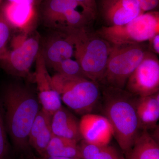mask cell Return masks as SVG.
Here are the masks:
<instances>
[{
	"instance_id": "10",
	"label": "cell",
	"mask_w": 159,
	"mask_h": 159,
	"mask_svg": "<svg viewBox=\"0 0 159 159\" xmlns=\"http://www.w3.org/2000/svg\"><path fill=\"white\" fill-rule=\"evenodd\" d=\"M35 80L37 85V97L42 109L53 116L62 106V101L54 88L42 54L40 51L36 61Z\"/></svg>"
},
{
	"instance_id": "9",
	"label": "cell",
	"mask_w": 159,
	"mask_h": 159,
	"mask_svg": "<svg viewBox=\"0 0 159 159\" xmlns=\"http://www.w3.org/2000/svg\"><path fill=\"white\" fill-rule=\"evenodd\" d=\"M40 51L38 35L25 38L6 55L5 70L13 76L27 77Z\"/></svg>"
},
{
	"instance_id": "12",
	"label": "cell",
	"mask_w": 159,
	"mask_h": 159,
	"mask_svg": "<svg viewBox=\"0 0 159 159\" xmlns=\"http://www.w3.org/2000/svg\"><path fill=\"white\" fill-rule=\"evenodd\" d=\"M46 42L41 53L46 66L54 69L65 60L74 56L75 45L71 33L55 31Z\"/></svg>"
},
{
	"instance_id": "1",
	"label": "cell",
	"mask_w": 159,
	"mask_h": 159,
	"mask_svg": "<svg viewBox=\"0 0 159 159\" xmlns=\"http://www.w3.org/2000/svg\"><path fill=\"white\" fill-rule=\"evenodd\" d=\"M2 102L6 131L14 147L21 152L30 153L29 132L41 109L37 96L25 85L11 84L5 89Z\"/></svg>"
},
{
	"instance_id": "25",
	"label": "cell",
	"mask_w": 159,
	"mask_h": 159,
	"mask_svg": "<svg viewBox=\"0 0 159 159\" xmlns=\"http://www.w3.org/2000/svg\"><path fill=\"white\" fill-rule=\"evenodd\" d=\"M77 2L84 5L91 9L92 11L97 13V5L96 0H74Z\"/></svg>"
},
{
	"instance_id": "15",
	"label": "cell",
	"mask_w": 159,
	"mask_h": 159,
	"mask_svg": "<svg viewBox=\"0 0 159 159\" xmlns=\"http://www.w3.org/2000/svg\"><path fill=\"white\" fill-rule=\"evenodd\" d=\"M79 121L72 113L62 106L52 116V133L57 136L79 142L82 140L80 132Z\"/></svg>"
},
{
	"instance_id": "26",
	"label": "cell",
	"mask_w": 159,
	"mask_h": 159,
	"mask_svg": "<svg viewBox=\"0 0 159 159\" xmlns=\"http://www.w3.org/2000/svg\"><path fill=\"white\" fill-rule=\"evenodd\" d=\"M151 45L152 47L153 53L155 54H159V33L153 36L150 40Z\"/></svg>"
},
{
	"instance_id": "4",
	"label": "cell",
	"mask_w": 159,
	"mask_h": 159,
	"mask_svg": "<svg viewBox=\"0 0 159 159\" xmlns=\"http://www.w3.org/2000/svg\"><path fill=\"white\" fill-rule=\"evenodd\" d=\"M52 79L62 102L76 113L82 116L92 113L99 106L101 89L98 82L58 73Z\"/></svg>"
},
{
	"instance_id": "17",
	"label": "cell",
	"mask_w": 159,
	"mask_h": 159,
	"mask_svg": "<svg viewBox=\"0 0 159 159\" xmlns=\"http://www.w3.org/2000/svg\"><path fill=\"white\" fill-rule=\"evenodd\" d=\"M2 14L9 25L22 29L30 24L36 16L34 4L8 2L3 7Z\"/></svg>"
},
{
	"instance_id": "20",
	"label": "cell",
	"mask_w": 159,
	"mask_h": 159,
	"mask_svg": "<svg viewBox=\"0 0 159 159\" xmlns=\"http://www.w3.org/2000/svg\"><path fill=\"white\" fill-rule=\"evenodd\" d=\"M79 145L82 159H125L124 154L109 144L93 145L82 140Z\"/></svg>"
},
{
	"instance_id": "23",
	"label": "cell",
	"mask_w": 159,
	"mask_h": 159,
	"mask_svg": "<svg viewBox=\"0 0 159 159\" xmlns=\"http://www.w3.org/2000/svg\"><path fill=\"white\" fill-rule=\"evenodd\" d=\"M9 24L2 13H0V51L3 50L10 36Z\"/></svg>"
},
{
	"instance_id": "27",
	"label": "cell",
	"mask_w": 159,
	"mask_h": 159,
	"mask_svg": "<svg viewBox=\"0 0 159 159\" xmlns=\"http://www.w3.org/2000/svg\"><path fill=\"white\" fill-rule=\"evenodd\" d=\"M32 159H80L75 158L65 157H40L34 158Z\"/></svg>"
},
{
	"instance_id": "7",
	"label": "cell",
	"mask_w": 159,
	"mask_h": 159,
	"mask_svg": "<svg viewBox=\"0 0 159 159\" xmlns=\"http://www.w3.org/2000/svg\"><path fill=\"white\" fill-rule=\"evenodd\" d=\"M96 32L111 45L149 41L159 33V11L143 12L124 25L102 26Z\"/></svg>"
},
{
	"instance_id": "19",
	"label": "cell",
	"mask_w": 159,
	"mask_h": 159,
	"mask_svg": "<svg viewBox=\"0 0 159 159\" xmlns=\"http://www.w3.org/2000/svg\"><path fill=\"white\" fill-rule=\"evenodd\" d=\"M65 157L82 159L80 146L74 140L53 134L49 145L41 157Z\"/></svg>"
},
{
	"instance_id": "3",
	"label": "cell",
	"mask_w": 159,
	"mask_h": 159,
	"mask_svg": "<svg viewBox=\"0 0 159 159\" xmlns=\"http://www.w3.org/2000/svg\"><path fill=\"white\" fill-rule=\"evenodd\" d=\"M70 33L74 39L75 59L88 79L99 82L105 72L110 44L88 27Z\"/></svg>"
},
{
	"instance_id": "5",
	"label": "cell",
	"mask_w": 159,
	"mask_h": 159,
	"mask_svg": "<svg viewBox=\"0 0 159 159\" xmlns=\"http://www.w3.org/2000/svg\"><path fill=\"white\" fill-rule=\"evenodd\" d=\"M42 12L47 26L69 33L88 27L97 15L74 0H45Z\"/></svg>"
},
{
	"instance_id": "14",
	"label": "cell",
	"mask_w": 159,
	"mask_h": 159,
	"mask_svg": "<svg viewBox=\"0 0 159 159\" xmlns=\"http://www.w3.org/2000/svg\"><path fill=\"white\" fill-rule=\"evenodd\" d=\"M52 115L41 108L34 119L29 135L30 147L42 156L53 136Z\"/></svg>"
},
{
	"instance_id": "22",
	"label": "cell",
	"mask_w": 159,
	"mask_h": 159,
	"mask_svg": "<svg viewBox=\"0 0 159 159\" xmlns=\"http://www.w3.org/2000/svg\"><path fill=\"white\" fill-rule=\"evenodd\" d=\"M3 113L2 107L0 101V159H8L9 146Z\"/></svg>"
},
{
	"instance_id": "8",
	"label": "cell",
	"mask_w": 159,
	"mask_h": 159,
	"mask_svg": "<svg viewBox=\"0 0 159 159\" xmlns=\"http://www.w3.org/2000/svg\"><path fill=\"white\" fill-rule=\"evenodd\" d=\"M125 89L137 97L159 92V61L156 54L145 52L142 61L129 77Z\"/></svg>"
},
{
	"instance_id": "11",
	"label": "cell",
	"mask_w": 159,
	"mask_h": 159,
	"mask_svg": "<svg viewBox=\"0 0 159 159\" xmlns=\"http://www.w3.org/2000/svg\"><path fill=\"white\" fill-rule=\"evenodd\" d=\"M79 129L82 140L89 144L108 145L114 137L110 123L102 115L93 113L83 115L79 121Z\"/></svg>"
},
{
	"instance_id": "21",
	"label": "cell",
	"mask_w": 159,
	"mask_h": 159,
	"mask_svg": "<svg viewBox=\"0 0 159 159\" xmlns=\"http://www.w3.org/2000/svg\"><path fill=\"white\" fill-rule=\"evenodd\" d=\"M54 69L57 73L66 76L83 77L88 79L84 74L78 61L72 58L63 61Z\"/></svg>"
},
{
	"instance_id": "13",
	"label": "cell",
	"mask_w": 159,
	"mask_h": 159,
	"mask_svg": "<svg viewBox=\"0 0 159 159\" xmlns=\"http://www.w3.org/2000/svg\"><path fill=\"white\" fill-rule=\"evenodd\" d=\"M100 11L105 26L122 25L144 12L135 0H101Z\"/></svg>"
},
{
	"instance_id": "24",
	"label": "cell",
	"mask_w": 159,
	"mask_h": 159,
	"mask_svg": "<svg viewBox=\"0 0 159 159\" xmlns=\"http://www.w3.org/2000/svg\"><path fill=\"white\" fill-rule=\"evenodd\" d=\"M143 12L157 11L159 0H135Z\"/></svg>"
},
{
	"instance_id": "6",
	"label": "cell",
	"mask_w": 159,
	"mask_h": 159,
	"mask_svg": "<svg viewBox=\"0 0 159 159\" xmlns=\"http://www.w3.org/2000/svg\"><path fill=\"white\" fill-rule=\"evenodd\" d=\"M143 43L111 45L105 72L98 83L125 89L129 77L147 51Z\"/></svg>"
},
{
	"instance_id": "29",
	"label": "cell",
	"mask_w": 159,
	"mask_h": 159,
	"mask_svg": "<svg viewBox=\"0 0 159 159\" xmlns=\"http://www.w3.org/2000/svg\"><path fill=\"white\" fill-rule=\"evenodd\" d=\"M2 0H0V3H1V2H2Z\"/></svg>"
},
{
	"instance_id": "16",
	"label": "cell",
	"mask_w": 159,
	"mask_h": 159,
	"mask_svg": "<svg viewBox=\"0 0 159 159\" xmlns=\"http://www.w3.org/2000/svg\"><path fill=\"white\" fill-rule=\"evenodd\" d=\"M136 107L141 130L148 131L157 126L159 119V92L137 97Z\"/></svg>"
},
{
	"instance_id": "2",
	"label": "cell",
	"mask_w": 159,
	"mask_h": 159,
	"mask_svg": "<svg viewBox=\"0 0 159 159\" xmlns=\"http://www.w3.org/2000/svg\"><path fill=\"white\" fill-rule=\"evenodd\" d=\"M99 107L110 123L114 137L124 155L132 148L141 131L136 107L137 97L125 89L99 84Z\"/></svg>"
},
{
	"instance_id": "18",
	"label": "cell",
	"mask_w": 159,
	"mask_h": 159,
	"mask_svg": "<svg viewBox=\"0 0 159 159\" xmlns=\"http://www.w3.org/2000/svg\"><path fill=\"white\" fill-rule=\"evenodd\" d=\"M125 159H159V142L148 131L140 132L132 148L124 155Z\"/></svg>"
},
{
	"instance_id": "28",
	"label": "cell",
	"mask_w": 159,
	"mask_h": 159,
	"mask_svg": "<svg viewBox=\"0 0 159 159\" xmlns=\"http://www.w3.org/2000/svg\"><path fill=\"white\" fill-rule=\"evenodd\" d=\"M8 2H27L34 4L36 0H8Z\"/></svg>"
}]
</instances>
